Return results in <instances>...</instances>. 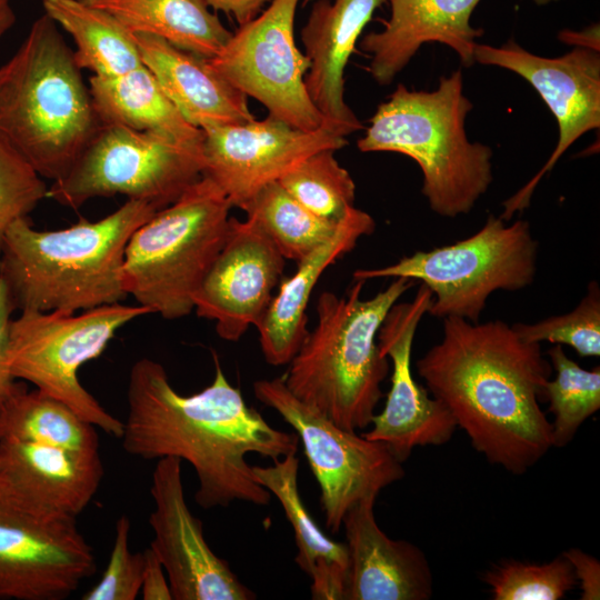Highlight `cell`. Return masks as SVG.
I'll list each match as a JSON object with an SVG mask.
<instances>
[{
    "instance_id": "obj_1",
    "label": "cell",
    "mask_w": 600,
    "mask_h": 600,
    "mask_svg": "<svg viewBox=\"0 0 600 600\" xmlns=\"http://www.w3.org/2000/svg\"><path fill=\"white\" fill-rule=\"evenodd\" d=\"M213 360L212 382L190 396L171 386L160 362L136 361L128 379L122 447L146 460L177 457L188 462L199 483L194 500L203 509L234 501L267 506L272 494L257 481L247 456L277 460L297 453L299 438L248 406L217 354Z\"/></svg>"
},
{
    "instance_id": "obj_2",
    "label": "cell",
    "mask_w": 600,
    "mask_h": 600,
    "mask_svg": "<svg viewBox=\"0 0 600 600\" xmlns=\"http://www.w3.org/2000/svg\"><path fill=\"white\" fill-rule=\"evenodd\" d=\"M442 320V338L417 361L418 374L476 451L512 474L526 473L553 448L540 407L552 366L541 344L501 320Z\"/></svg>"
},
{
    "instance_id": "obj_3",
    "label": "cell",
    "mask_w": 600,
    "mask_h": 600,
    "mask_svg": "<svg viewBox=\"0 0 600 600\" xmlns=\"http://www.w3.org/2000/svg\"><path fill=\"white\" fill-rule=\"evenodd\" d=\"M157 211L128 199L97 221L58 230H37L28 217L14 221L2 242L0 277L16 309L76 313L122 301L127 243Z\"/></svg>"
},
{
    "instance_id": "obj_4",
    "label": "cell",
    "mask_w": 600,
    "mask_h": 600,
    "mask_svg": "<svg viewBox=\"0 0 600 600\" xmlns=\"http://www.w3.org/2000/svg\"><path fill=\"white\" fill-rule=\"evenodd\" d=\"M366 281L354 280L346 297L320 293L317 322L288 363L287 388L349 431L368 428L383 397L389 359L377 336L391 309L416 281L398 277L374 297L361 299Z\"/></svg>"
},
{
    "instance_id": "obj_5",
    "label": "cell",
    "mask_w": 600,
    "mask_h": 600,
    "mask_svg": "<svg viewBox=\"0 0 600 600\" xmlns=\"http://www.w3.org/2000/svg\"><path fill=\"white\" fill-rule=\"evenodd\" d=\"M101 122L73 50L46 13L0 67V133L42 178L63 177Z\"/></svg>"
},
{
    "instance_id": "obj_6",
    "label": "cell",
    "mask_w": 600,
    "mask_h": 600,
    "mask_svg": "<svg viewBox=\"0 0 600 600\" xmlns=\"http://www.w3.org/2000/svg\"><path fill=\"white\" fill-rule=\"evenodd\" d=\"M471 109L460 69L442 76L433 91L400 83L379 104L357 144L362 152L390 151L413 159L430 209L447 218L467 214L493 178L491 148L469 141L466 133Z\"/></svg>"
},
{
    "instance_id": "obj_7",
    "label": "cell",
    "mask_w": 600,
    "mask_h": 600,
    "mask_svg": "<svg viewBox=\"0 0 600 600\" xmlns=\"http://www.w3.org/2000/svg\"><path fill=\"white\" fill-rule=\"evenodd\" d=\"M231 208L223 191L202 176L178 200L138 227L123 257L127 294L164 319L187 317L224 242Z\"/></svg>"
},
{
    "instance_id": "obj_8",
    "label": "cell",
    "mask_w": 600,
    "mask_h": 600,
    "mask_svg": "<svg viewBox=\"0 0 600 600\" xmlns=\"http://www.w3.org/2000/svg\"><path fill=\"white\" fill-rule=\"evenodd\" d=\"M537 258L538 242L528 221L507 226L501 217L490 214L480 230L463 240L417 251L382 268L358 269L353 279L403 277L420 281L432 293L429 314L476 323L491 293L519 291L533 283Z\"/></svg>"
},
{
    "instance_id": "obj_9",
    "label": "cell",
    "mask_w": 600,
    "mask_h": 600,
    "mask_svg": "<svg viewBox=\"0 0 600 600\" xmlns=\"http://www.w3.org/2000/svg\"><path fill=\"white\" fill-rule=\"evenodd\" d=\"M150 313L136 304H104L79 313L24 310L10 324L7 363L17 380L62 401L108 436L120 439L123 421L81 384L78 373L99 357L116 333Z\"/></svg>"
},
{
    "instance_id": "obj_10",
    "label": "cell",
    "mask_w": 600,
    "mask_h": 600,
    "mask_svg": "<svg viewBox=\"0 0 600 600\" xmlns=\"http://www.w3.org/2000/svg\"><path fill=\"white\" fill-rule=\"evenodd\" d=\"M202 144L120 124L101 123L70 170L47 197L79 208L97 197L122 194L161 210L203 176Z\"/></svg>"
},
{
    "instance_id": "obj_11",
    "label": "cell",
    "mask_w": 600,
    "mask_h": 600,
    "mask_svg": "<svg viewBox=\"0 0 600 600\" xmlns=\"http://www.w3.org/2000/svg\"><path fill=\"white\" fill-rule=\"evenodd\" d=\"M253 394L296 431L319 484L324 523L331 532L341 529L353 504L378 497L404 477L402 463L387 446L336 424L298 399L282 377L254 381Z\"/></svg>"
},
{
    "instance_id": "obj_12",
    "label": "cell",
    "mask_w": 600,
    "mask_h": 600,
    "mask_svg": "<svg viewBox=\"0 0 600 600\" xmlns=\"http://www.w3.org/2000/svg\"><path fill=\"white\" fill-rule=\"evenodd\" d=\"M96 570L76 518L36 506L0 478V600H63Z\"/></svg>"
},
{
    "instance_id": "obj_13",
    "label": "cell",
    "mask_w": 600,
    "mask_h": 600,
    "mask_svg": "<svg viewBox=\"0 0 600 600\" xmlns=\"http://www.w3.org/2000/svg\"><path fill=\"white\" fill-rule=\"evenodd\" d=\"M299 0H271L252 20L240 24L226 46L207 59L210 67L269 114L311 131L324 126L304 84L310 61L294 41Z\"/></svg>"
},
{
    "instance_id": "obj_14",
    "label": "cell",
    "mask_w": 600,
    "mask_h": 600,
    "mask_svg": "<svg viewBox=\"0 0 600 600\" xmlns=\"http://www.w3.org/2000/svg\"><path fill=\"white\" fill-rule=\"evenodd\" d=\"M474 61L510 70L526 79L548 106L558 123V143L540 171L503 202L500 216L509 221L526 209L532 193L563 152L584 133L600 127L599 50L578 46L557 58L540 57L513 40L501 47L477 43Z\"/></svg>"
},
{
    "instance_id": "obj_15",
    "label": "cell",
    "mask_w": 600,
    "mask_h": 600,
    "mask_svg": "<svg viewBox=\"0 0 600 600\" xmlns=\"http://www.w3.org/2000/svg\"><path fill=\"white\" fill-rule=\"evenodd\" d=\"M202 131L203 176L241 210L264 186L279 181L309 156L348 144L346 137L324 126L306 131L270 114Z\"/></svg>"
},
{
    "instance_id": "obj_16",
    "label": "cell",
    "mask_w": 600,
    "mask_h": 600,
    "mask_svg": "<svg viewBox=\"0 0 600 600\" xmlns=\"http://www.w3.org/2000/svg\"><path fill=\"white\" fill-rule=\"evenodd\" d=\"M181 460L158 459L151 477L150 549L164 568L173 600H253L229 563L209 547L184 496Z\"/></svg>"
},
{
    "instance_id": "obj_17",
    "label": "cell",
    "mask_w": 600,
    "mask_h": 600,
    "mask_svg": "<svg viewBox=\"0 0 600 600\" xmlns=\"http://www.w3.org/2000/svg\"><path fill=\"white\" fill-rule=\"evenodd\" d=\"M431 301V291L420 283L411 301L391 307L377 336L381 354L392 363L391 386L382 411L362 436L387 446L401 463L414 448L446 444L458 428L448 408L416 381L411 370L414 334Z\"/></svg>"
},
{
    "instance_id": "obj_18",
    "label": "cell",
    "mask_w": 600,
    "mask_h": 600,
    "mask_svg": "<svg viewBox=\"0 0 600 600\" xmlns=\"http://www.w3.org/2000/svg\"><path fill=\"white\" fill-rule=\"evenodd\" d=\"M284 267L286 259L254 222L230 217L224 242L193 297V310L214 322L221 339L236 342L263 318Z\"/></svg>"
},
{
    "instance_id": "obj_19",
    "label": "cell",
    "mask_w": 600,
    "mask_h": 600,
    "mask_svg": "<svg viewBox=\"0 0 600 600\" xmlns=\"http://www.w3.org/2000/svg\"><path fill=\"white\" fill-rule=\"evenodd\" d=\"M387 0H316L301 30L307 92L324 127L343 137L362 123L344 101V69L362 30Z\"/></svg>"
},
{
    "instance_id": "obj_20",
    "label": "cell",
    "mask_w": 600,
    "mask_h": 600,
    "mask_svg": "<svg viewBox=\"0 0 600 600\" xmlns=\"http://www.w3.org/2000/svg\"><path fill=\"white\" fill-rule=\"evenodd\" d=\"M376 500H360L342 521L349 553L346 600H429L433 579L424 552L380 529Z\"/></svg>"
},
{
    "instance_id": "obj_21",
    "label": "cell",
    "mask_w": 600,
    "mask_h": 600,
    "mask_svg": "<svg viewBox=\"0 0 600 600\" xmlns=\"http://www.w3.org/2000/svg\"><path fill=\"white\" fill-rule=\"evenodd\" d=\"M480 1L389 0L390 18L380 20L383 29L366 34L359 44L370 54L371 77L380 86L391 83L420 47L430 42L448 46L463 67H471L476 39L483 34L470 22Z\"/></svg>"
},
{
    "instance_id": "obj_22",
    "label": "cell",
    "mask_w": 600,
    "mask_h": 600,
    "mask_svg": "<svg viewBox=\"0 0 600 600\" xmlns=\"http://www.w3.org/2000/svg\"><path fill=\"white\" fill-rule=\"evenodd\" d=\"M103 477L100 454L13 439L0 440V478L36 506L77 518Z\"/></svg>"
},
{
    "instance_id": "obj_23",
    "label": "cell",
    "mask_w": 600,
    "mask_h": 600,
    "mask_svg": "<svg viewBox=\"0 0 600 600\" xmlns=\"http://www.w3.org/2000/svg\"><path fill=\"white\" fill-rule=\"evenodd\" d=\"M374 228L373 218L354 207L339 222L334 233L298 261L290 278L281 280L256 327L267 363L278 367L291 361L309 332L306 310L318 280L327 268L353 250L359 239L371 234Z\"/></svg>"
},
{
    "instance_id": "obj_24",
    "label": "cell",
    "mask_w": 600,
    "mask_h": 600,
    "mask_svg": "<svg viewBox=\"0 0 600 600\" xmlns=\"http://www.w3.org/2000/svg\"><path fill=\"white\" fill-rule=\"evenodd\" d=\"M133 37L142 64L191 124L206 130L254 119L248 97L217 73L207 59L154 36Z\"/></svg>"
},
{
    "instance_id": "obj_25",
    "label": "cell",
    "mask_w": 600,
    "mask_h": 600,
    "mask_svg": "<svg viewBox=\"0 0 600 600\" xmlns=\"http://www.w3.org/2000/svg\"><path fill=\"white\" fill-rule=\"evenodd\" d=\"M257 481L280 502L294 532L296 563L310 576L311 598L346 600L349 553L346 543L330 539L304 506L298 486L296 453L273 460L272 466H253Z\"/></svg>"
},
{
    "instance_id": "obj_26",
    "label": "cell",
    "mask_w": 600,
    "mask_h": 600,
    "mask_svg": "<svg viewBox=\"0 0 600 600\" xmlns=\"http://www.w3.org/2000/svg\"><path fill=\"white\" fill-rule=\"evenodd\" d=\"M89 90L101 123L120 124L189 144L203 142V131L187 121L143 64L120 76H91Z\"/></svg>"
},
{
    "instance_id": "obj_27",
    "label": "cell",
    "mask_w": 600,
    "mask_h": 600,
    "mask_svg": "<svg viewBox=\"0 0 600 600\" xmlns=\"http://www.w3.org/2000/svg\"><path fill=\"white\" fill-rule=\"evenodd\" d=\"M111 14L129 32L150 34L204 59L231 38L206 0H82Z\"/></svg>"
},
{
    "instance_id": "obj_28",
    "label": "cell",
    "mask_w": 600,
    "mask_h": 600,
    "mask_svg": "<svg viewBox=\"0 0 600 600\" xmlns=\"http://www.w3.org/2000/svg\"><path fill=\"white\" fill-rule=\"evenodd\" d=\"M42 6L73 39L80 69L96 77H114L142 66L133 33L108 12L82 0H42Z\"/></svg>"
},
{
    "instance_id": "obj_29",
    "label": "cell",
    "mask_w": 600,
    "mask_h": 600,
    "mask_svg": "<svg viewBox=\"0 0 600 600\" xmlns=\"http://www.w3.org/2000/svg\"><path fill=\"white\" fill-rule=\"evenodd\" d=\"M13 439L99 454L97 428L62 401L23 386L0 412V440Z\"/></svg>"
},
{
    "instance_id": "obj_30",
    "label": "cell",
    "mask_w": 600,
    "mask_h": 600,
    "mask_svg": "<svg viewBox=\"0 0 600 600\" xmlns=\"http://www.w3.org/2000/svg\"><path fill=\"white\" fill-rule=\"evenodd\" d=\"M243 211L269 237L286 260L296 262L327 241L339 224L314 216L278 181L264 186Z\"/></svg>"
},
{
    "instance_id": "obj_31",
    "label": "cell",
    "mask_w": 600,
    "mask_h": 600,
    "mask_svg": "<svg viewBox=\"0 0 600 600\" xmlns=\"http://www.w3.org/2000/svg\"><path fill=\"white\" fill-rule=\"evenodd\" d=\"M547 353L556 377L546 383L542 400L553 414L552 447L562 448L600 409V368L583 369L566 354L561 344H554Z\"/></svg>"
},
{
    "instance_id": "obj_32",
    "label": "cell",
    "mask_w": 600,
    "mask_h": 600,
    "mask_svg": "<svg viewBox=\"0 0 600 600\" xmlns=\"http://www.w3.org/2000/svg\"><path fill=\"white\" fill-rule=\"evenodd\" d=\"M333 154L334 150H320L278 182L314 216L337 224L356 207V184Z\"/></svg>"
},
{
    "instance_id": "obj_33",
    "label": "cell",
    "mask_w": 600,
    "mask_h": 600,
    "mask_svg": "<svg viewBox=\"0 0 600 600\" xmlns=\"http://www.w3.org/2000/svg\"><path fill=\"white\" fill-rule=\"evenodd\" d=\"M481 579L494 600H561L577 584L572 567L562 553L544 563L502 560Z\"/></svg>"
},
{
    "instance_id": "obj_34",
    "label": "cell",
    "mask_w": 600,
    "mask_h": 600,
    "mask_svg": "<svg viewBox=\"0 0 600 600\" xmlns=\"http://www.w3.org/2000/svg\"><path fill=\"white\" fill-rule=\"evenodd\" d=\"M517 334L528 342L543 341L571 347L580 357L600 356V289L591 281L587 293L570 312L536 323H514Z\"/></svg>"
},
{
    "instance_id": "obj_35",
    "label": "cell",
    "mask_w": 600,
    "mask_h": 600,
    "mask_svg": "<svg viewBox=\"0 0 600 600\" xmlns=\"http://www.w3.org/2000/svg\"><path fill=\"white\" fill-rule=\"evenodd\" d=\"M47 194L43 178L0 133V251L10 226L27 218Z\"/></svg>"
},
{
    "instance_id": "obj_36",
    "label": "cell",
    "mask_w": 600,
    "mask_h": 600,
    "mask_svg": "<svg viewBox=\"0 0 600 600\" xmlns=\"http://www.w3.org/2000/svg\"><path fill=\"white\" fill-rule=\"evenodd\" d=\"M131 521L122 514L116 523L113 546L99 581L82 600H134L141 591L144 556L130 549Z\"/></svg>"
},
{
    "instance_id": "obj_37",
    "label": "cell",
    "mask_w": 600,
    "mask_h": 600,
    "mask_svg": "<svg viewBox=\"0 0 600 600\" xmlns=\"http://www.w3.org/2000/svg\"><path fill=\"white\" fill-rule=\"evenodd\" d=\"M16 310L8 287L0 277V412L24 384L10 372L7 363L11 314Z\"/></svg>"
},
{
    "instance_id": "obj_38",
    "label": "cell",
    "mask_w": 600,
    "mask_h": 600,
    "mask_svg": "<svg viewBox=\"0 0 600 600\" xmlns=\"http://www.w3.org/2000/svg\"><path fill=\"white\" fill-rule=\"evenodd\" d=\"M570 562L577 583L581 589V600L600 599V562L593 556L578 548L562 552Z\"/></svg>"
},
{
    "instance_id": "obj_39",
    "label": "cell",
    "mask_w": 600,
    "mask_h": 600,
    "mask_svg": "<svg viewBox=\"0 0 600 600\" xmlns=\"http://www.w3.org/2000/svg\"><path fill=\"white\" fill-rule=\"evenodd\" d=\"M144 564L141 582L143 600H172L169 581L163 566L149 548L143 551Z\"/></svg>"
},
{
    "instance_id": "obj_40",
    "label": "cell",
    "mask_w": 600,
    "mask_h": 600,
    "mask_svg": "<svg viewBox=\"0 0 600 600\" xmlns=\"http://www.w3.org/2000/svg\"><path fill=\"white\" fill-rule=\"evenodd\" d=\"M214 11H221L233 18L239 26L258 16L271 0H206Z\"/></svg>"
},
{
    "instance_id": "obj_41",
    "label": "cell",
    "mask_w": 600,
    "mask_h": 600,
    "mask_svg": "<svg viewBox=\"0 0 600 600\" xmlns=\"http://www.w3.org/2000/svg\"><path fill=\"white\" fill-rule=\"evenodd\" d=\"M16 14L10 0H0V38L14 24Z\"/></svg>"
},
{
    "instance_id": "obj_42",
    "label": "cell",
    "mask_w": 600,
    "mask_h": 600,
    "mask_svg": "<svg viewBox=\"0 0 600 600\" xmlns=\"http://www.w3.org/2000/svg\"><path fill=\"white\" fill-rule=\"evenodd\" d=\"M552 1H557V0H533V2L538 6H544V4H548Z\"/></svg>"
},
{
    "instance_id": "obj_43",
    "label": "cell",
    "mask_w": 600,
    "mask_h": 600,
    "mask_svg": "<svg viewBox=\"0 0 600 600\" xmlns=\"http://www.w3.org/2000/svg\"><path fill=\"white\" fill-rule=\"evenodd\" d=\"M309 1H312V0H304V4L308 3Z\"/></svg>"
}]
</instances>
